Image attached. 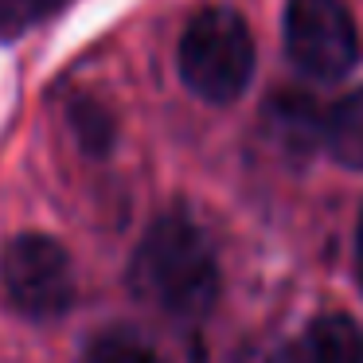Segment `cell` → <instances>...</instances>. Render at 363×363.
Returning a JSON list of instances; mask_svg holds the SVG:
<instances>
[{
	"instance_id": "30bf717a",
	"label": "cell",
	"mask_w": 363,
	"mask_h": 363,
	"mask_svg": "<svg viewBox=\"0 0 363 363\" xmlns=\"http://www.w3.org/2000/svg\"><path fill=\"white\" fill-rule=\"evenodd\" d=\"M63 4L67 0H0V35H20L24 28L59 12Z\"/></svg>"
},
{
	"instance_id": "6da1fadb",
	"label": "cell",
	"mask_w": 363,
	"mask_h": 363,
	"mask_svg": "<svg viewBox=\"0 0 363 363\" xmlns=\"http://www.w3.org/2000/svg\"><path fill=\"white\" fill-rule=\"evenodd\" d=\"M129 281L164 316L199 320L219 297V258L188 215H160L137 246Z\"/></svg>"
},
{
	"instance_id": "8992f818",
	"label": "cell",
	"mask_w": 363,
	"mask_h": 363,
	"mask_svg": "<svg viewBox=\"0 0 363 363\" xmlns=\"http://www.w3.org/2000/svg\"><path fill=\"white\" fill-rule=\"evenodd\" d=\"M266 121L274 129V137L293 152H313L316 145H324V118L316 113V102L305 94H277L266 106Z\"/></svg>"
},
{
	"instance_id": "8fae6325",
	"label": "cell",
	"mask_w": 363,
	"mask_h": 363,
	"mask_svg": "<svg viewBox=\"0 0 363 363\" xmlns=\"http://www.w3.org/2000/svg\"><path fill=\"white\" fill-rule=\"evenodd\" d=\"M355 258H359V281H363V215H359V235H355Z\"/></svg>"
},
{
	"instance_id": "277c9868",
	"label": "cell",
	"mask_w": 363,
	"mask_h": 363,
	"mask_svg": "<svg viewBox=\"0 0 363 363\" xmlns=\"http://www.w3.org/2000/svg\"><path fill=\"white\" fill-rule=\"evenodd\" d=\"M285 51L313 79H344L359 59V35L344 0H285Z\"/></svg>"
},
{
	"instance_id": "52a82bcc",
	"label": "cell",
	"mask_w": 363,
	"mask_h": 363,
	"mask_svg": "<svg viewBox=\"0 0 363 363\" xmlns=\"http://www.w3.org/2000/svg\"><path fill=\"white\" fill-rule=\"evenodd\" d=\"M324 149L336 164L363 172V86L340 98L336 110L324 118Z\"/></svg>"
},
{
	"instance_id": "9c48e42d",
	"label": "cell",
	"mask_w": 363,
	"mask_h": 363,
	"mask_svg": "<svg viewBox=\"0 0 363 363\" xmlns=\"http://www.w3.org/2000/svg\"><path fill=\"white\" fill-rule=\"evenodd\" d=\"M71 125H74V133H79V141L86 152H110L113 118H110L106 106L90 102V98H79V102L71 106Z\"/></svg>"
},
{
	"instance_id": "3957f363",
	"label": "cell",
	"mask_w": 363,
	"mask_h": 363,
	"mask_svg": "<svg viewBox=\"0 0 363 363\" xmlns=\"http://www.w3.org/2000/svg\"><path fill=\"white\" fill-rule=\"evenodd\" d=\"M0 285L16 313L55 320L74 305V266L51 235H16L0 250Z\"/></svg>"
},
{
	"instance_id": "ba28073f",
	"label": "cell",
	"mask_w": 363,
	"mask_h": 363,
	"mask_svg": "<svg viewBox=\"0 0 363 363\" xmlns=\"http://www.w3.org/2000/svg\"><path fill=\"white\" fill-rule=\"evenodd\" d=\"M82 363H164V355L133 328H102L90 336Z\"/></svg>"
},
{
	"instance_id": "7a4b0ae2",
	"label": "cell",
	"mask_w": 363,
	"mask_h": 363,
	"mask_svg": "<svg viewBox=\"0 0 363 363\" xmlns=\"http://www.w3.org/2000/svg\"><path fill=\"white\" fill-rule=\"evenodd\" d=\"M254 59V35L235 9H203L180 35V79L211 106H230L246 94Z\"/></svg>"
},
{
	"instance_id": "5b68a950",
	"label": "cell",
	"mask_w": 363,
	"mask_h": 363,
	"mask_svg": "<svg viewBox=\"0 0 363 363\" xmlns=\"http://www.w3.org/2000/svg\"><path fill=\"white\" fill-rule=\"evenodd\" d=\"M269 363H363V332L352 316H316L293 344L277 347Z\"/></svg>"
}]
</instances>
